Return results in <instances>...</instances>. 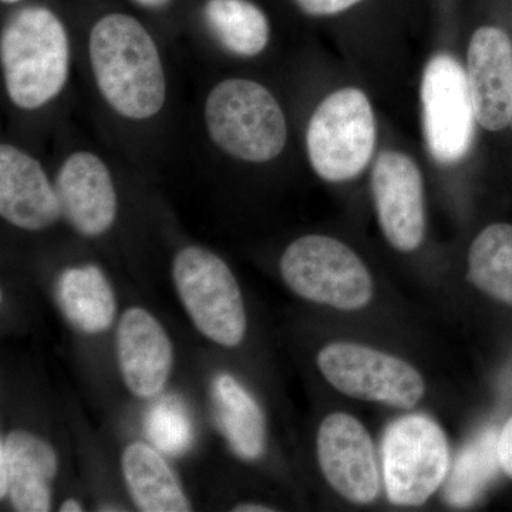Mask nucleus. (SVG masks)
<instances>
[{"label":"nucleus","mask_w":512,"mask_h":512,"mask_svg":"<svg viewBox=\"0 0 512 512\" xmlns=\"http://www.w3.org/2000/svg\"><path fill=\"white\" fill-rule=\"evenodd\" d=\"M94 82L111 110L128 120H150L164 109L167 79L156 40L133 16L110 13L89 36Z\"/></svg>","instance_id":"1"},{"label":"nucleus","mask_w":512,"mask_h":512,"mask_svg":"<svg viewBox=\"0 0 512 512\" xmlns=\"http://www.w3.org/2000/svg\"><path fill=\"white\" fill-rule=\"evenodd\" d=\"M0 62L9 100L20 110L42 109L66 87L70 40L62 20L45 6H26L6 23Z\"/></svg>","instance_id":"2"},{"label":"nucleus","mask_w":512,"mask_h":512,"mask_svg":"<svg viewBox=\"0 0 512 512\" xmlns=\"http://www.w3.org/2000/svg\"><path fill=\"white\" fill-rule=\"evenodd\" d=\"M204 121L212 143L245 163L275 160L288 140L285 113L274 94L242 77L214 86L205 100Z\"/></svg>","instance_id":"3"},{"label":"nucleus","mask_w":512,"mask_h":512,"mask_svg":"<svg viewBox=\"0 0 512 512\" xmlns=\"http://www.w3.org/2000/svg\"><path fill=\"white\" fill-rule=\"evenodd\" d=\"M376 144L372 104L362 90L345 87L330 94L312 114L306 150L315 173L330 183L357 177L370 163Z\"/></svg>","instance_id":"4"},{"label":"nucleus","mask_w":512,"mask_h":512,"mask_svg":"<svg viewBox=\"0 0 512 512\" xmlns=\"http://www.w3.org/2000/svg\"><path fill=\"white\" fill-rule=\"evenodd\" d=\"M279 268L285 284L306 301L357 311L373 298L372 276L362 259L348 245L326 235L293 241Z\"/></svg>","instance_id":"5"},{"label":"nucleus","mask_w":512,"mask_h":512,"mask_svg":"<svg viewBox=\"0 0 512 512\" xmlns=\"http://www.w3.org/2000/svg\"><path fill=\"white\" fill-rule=\"evenodd\" d=\"M173 278L185 311L205 338L225 348H235L244 340V298L220 256L195 245L180 249L174 258Z\"/></svg>","instance_id":"6"},{"label":"nucleus","mask_w":512,"mask_h":512,"mask_svg":"<svg viewBox=\"0 0 512 512\" xmlns=\"http://www.w3.org/2000/svg\"><path fill=\"white\" fill-rule=\"evenodd\" d=\"M383 478L387 497L396 505H421L446 481L450 448L436 421L410 414L384 434Z\"/></svg>","instance_id":"7"},{"label":"nucleus","mask_w":512,"mask_h":512,"mask_svg":"<svg viewBox=\"0 0 512 512\" xmlns=\"http://www.w3.org/2000/svg\"><path fill=\"white\" fill-rule=\"evenodd\" d=\"M423 130L431 157L441 165L460 163L476 137V111L466 70L456 57H431L420 87Z\"/></svg>","instance_id":"8"},{"label":"nucleus","mask_w":512,"mask_h":512,"mask_svg":"<svg viewBox=\"0 0 512 512\" xmlns=\"http://www.w3.org/2000/svg\"><path fill=\"white\" fill-rule=\"evenodd\" d=\"M316 362L336 390L355 399L412 409L426 390L412 365L357 343H330L320 350Z\"/></svg>","instance_id":"9"},{"label":"nucleus","mask_w":512,"mask_h":512,"mask_svg":"<svg viewBox=\"0 0 512 512\" xmlns=\"http://www.w3.org/2000/svg\"><path fill=\"white\" fill-rule=\"evenodd\" d=\"M319 466L330 487L355 504H369L380 493L375 446L366 427L346 413H333L320 424Z\"/></svg>","instance_id":"10"},{"label":"nucleus","mask_w":512,"mask_h":512,"mask_svg":"<svg viewBox=\"0 0 512 512\" xmlns=\"http://www.w3.org/2000/svg\"><path fill=\"white\" fill-rule=\"evenodd\" d=\"M372 191L380 228L390 245L402 252L419 248L426 212L417 164L407 154L384 151L373 167Z\"/></svg>","instance_id":"11"},{"label":"nucleus","mask_w":512,"mask_h":512,"mask_svg":"<svg viewBox=\"0 0 512 512\" xmlns=\"http://www.w3.org/2000/svg\"><path fill=\"white\" fill-rule=\"evenodd\" d=\"M466 74L477 123L491 133L511 128L512 40L504 29L476 30L468 45Z\"/></svg>","instance_id":"12"},{"label":"nucleus","mask_w":512,"mask_h":512,"mask_svg":"<svg viewBox=\"0 0 512 512\" xmlns=\"http://www.w3.org/2000/svg\"><path fill=\"white\" fill-rule=\"evenodd\" d=\"M55 187L63 217L83 237H100L116 221L119 200L109 167L90 151L70 154Z\"/></svg>","instance_id":"13"},{"label":"nucleus","mask_w":512,"mask_h":512,"mask_svg":"<svg viewBox=\"0 0 512 512\" xmlns=\"http://www.w3.org/2000/svg\"><path fill=\"white\" fill-rule=\"evenodd\" d=\"M0 215L25 231H42L63 217L55 184L43 165L8 143L0 147Z\"/></svg>","instance_id":"14"},{"label":"nucleus","mask_w":512,"mask_h":512,"mask_svg":"<svg viewBox=\"0 0 512 512\" xmlns=\"http://www.w3.org/2000/svg\"><path fill=\"white\" fill-rule=\"evenodd\" d=\"M117 359L127 389L134 396L150 399L163 392L170 377L173 343L150 312L130 308L117 329Z\"/></svg>","instance_id":"15"},{"label":"nucleus","mask_w":512,"mask_h":512,"mask_svg":"<svg viewBox=\"0 0 512 512\" xmlns=\"http://www.w3.org/2000/svg\"><path fill=\"white\" fill-rule=\"evenodd\" d=\"M56 474L57 456L47 441L25 430L0 440V498H9L13 510L50 511Z\"/></svg>","instance_id":"16"},{"label":"nucleus","mask_w":512,"mask_h":512,"mask_svg":"<svg viewBox=\"0 0 512 512\" xmlns=\"http://www.w3.org/2000/svg\"><path fill=\"white\" fill-rule=\"evenodd\" d=\"M121 470L128 491L143 512L191 511L180 481L157 448L131 443L121 456Z\"/></svg>","instance_id":"17"},{"label":"nucleus","mask_w":512,"mask_h":512,"mask_svg":"<svg viewBox=\"0 0 512 512\" xmlns=\"http://www.w3.org/2000/svg\"><path fill=\"white\" fill-rule=\"evenodd\" d=\"M215 419L229 447L242 460L255 461L266 448V420L261 406L227 373L212 383Z\"/></svg>","instance_id":"18"},{"label":"nucleus","mask_w":512,"mask_h":512,"mask_svg":"<svg viewBox=\"0 0 512 512\" xmlns=\"http://www.w3.org/2000/svg\"><path fill=\"white\" fill-rule=\"evenodd\" d=\"M57 295L64 315L83 332L96 335L113 325L116 295L97 266L66 269L60 276Z\"/></svg>","instance_id":"19"},{"label":"nucleus","mask_w":512,"mask_h":512,"mask_svg":"<svg viewBox=\"0 0 512 512\" xmlns=\"http://www.w3.org/2000/svg\"><path fill=\"white\" fill-rule=\"evenodd\" d=\"M204 20L212 36L231 55H261L271 39L264 10L251 0H207Z\"/></svg>","instance_id":"20"},{"label":"nucleus","mask_w":512,"mask_h":512,"mask_svg":"<svg viewBox=\"0 0 512 512\" xmlns=\"http://www.w3.org/2000/svg\"><path fill=\"white\" fill-rule=\"evenodd\" d=\"M468 279L491 298L512 306V225H488L468 252Z\"/></svg>","instance_id":"21"},{"label":"nucleus","mask_w":512,"mask_h":512,"mask_svg":"<svg viewBox=\"0 0 512 512\" xmlns=\"http://www.w3.org/2000/svg\"><path fill=\"white\" fill-rule=\"evenodd\" d=\"M498 468V434L495 430H484L454 461L446 478V500L454 507L473 504L497 476Z\"/></svg>","instance_id":"22"},{"label":"nucleus","mask_w":512,"mask_h":512,"mask_svg":"<svg viewBox=\"0 0 512 512\" xmlns=\"http://www.w3.org/2000/svg\"><path fill=\"white\" fill-rule=\"evenodd\" d=\"M148 439L168 456H181L194 440V429L183 400L177 396L161 397L146 417Z\"/></svg>","instance_id":"23"},{"label":"nucleus","mask_w":512,"mask_h":512,"mask_svg":"<svg viewBox=\"0 0 512 512\" xmlns=\"http://www.w3.org/2000/svg\"><path fill=\"white\" fill-rule=\"evenodd\" d=\"M303 13L309 16H332L345 12L362 0H292Z\"/></svg>","instance_id":"24"},{"label":"nucleus","mask_w":512,"mask_h":512,"mask_svg":"<svg viewBox=\"0 0 512 512\" xmlns=\"http://www.w3.org/2000/svg\"><path fill=\"white\" fill-rule=\"evenodd\" d=\"M498 460L501 470L512 478V416L498 434Z\"/></svg>","instance_id":"25"},{"label":"nucleus","mask_w":512,"mask_h":512,"mask_svg":"<svg viewBox=\"0 0 512 512\" xmlns=\"http://www.w3.org/2000/svg\"><path fill=\"white\" fill-rule=\"evenodd\" d=\"M232 511L235 512H271L275 511L274 508L266 507V505L255 504V503H245L239 504L237 507L232 508Z\"/></svg>","instance_id":"26"},{"label":"nucleus","mask_w":512,"mask_h":512,"mask_svg":"<svg viewBox=\"0 0 512 512\" xmlns=\"http://www.w3.org/2000/svg\"><path fill=\"white\" fill-rule=\"evenodd\" d=\"M137 5L147 9H161L170 3V0H134Z\"/></svg>","instance_id":"27"},{"label":"nucleus","mask_w":512,"mask_h":512,"mask_svg":"<svg viewBox=\"0 0 512 512\" xmlns=\"http://www.w3.org/2000/svg\"><path fill=\"white\" fill-rule=\"evenodd\" d=\"M83 510V505L80 504L79 501L74 500V498H69V500L64 501V503L60 505V512H80Z\"/></svg>","instance_id":"28"},{"label":"nucleus","mask_w":512,"mask_h":512,"mask_svg":"<svg viewBox=\"0 0 512 512\" xmlns=\"http://www.w3.org/2000/svg\"><path fill=\"white\" fill-rule=\"evenodd\" d=\"M3 3H18L20 0H2Z\"/></svg>","instance_id":"29"}]
</instances>
